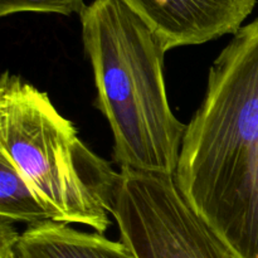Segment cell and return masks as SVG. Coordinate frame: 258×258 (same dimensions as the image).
I'll return each instance as SVG.
<instances>
[{
    "label": "cell",
    "instance_id": "1",
    "mask_svg": "<svg viewBox=\"0 0 258 258\" xmlns=\"http://www.w3.org/2000/svg\"><path fill=\"white\" fill-rule=\"evenodd\" d=\"M174 178L237 258H258V18L212 64Z\"/></svg>",
    "mask_w": 258,
    "mask_h": 258
},
{
    "label": "cell",
    "instance_id": "2",
    "mask_svg": "<svg viewBox=\"0 0 258 258\" xmlns=\"http://www.w3.org/2000/svg\"><path fill=\"white\" fill-rule=\"evenodd\" d=\"M81 18L96 103L113 136L121 168L175 176L186 125L171 111L164 80L165 49L122 0H93Z\"/></svg>",
    "mask_w": 258,
    "mask_h": 258
},
{
    "label": "cell",
    "instance_id": "3",
    "mask_svg": "<svg viewBox=\"0 0 258 258\" xmlns=\"http://www.w3.org/2000/svg\"><path fill=\"white\" fill-rule=\"evenodd\" d=\"M0 153L27 179L53 222L107 231L120 173L81 140L47 93L9 71L0 78Z\"/></svg>",
    "mask_w": 258,
    "mask_h": 258
},
{
    "label": "cell",
    "instance_id": "4",
    "mask_svg": "<svg viewBox=\"0 0 258 258\" xmlns=\"http://www.w3.org/2000/svg\"><path fill=\"white\" fill-rule=\"evenodd\" d=\"M112 217L136 258H237L174 176L121 168Z\"/></svg>",
    "mask_w": 258,
    "mask_h": 258
},
{
    "label": "cell",
    "instance_id": "5",
    "mask_svg": "<svg viewBox=\"0 0 258 258\" xmlns=\"http://www.w3.org/2000/svg\"><path fill=\"white\" fill-rule=\"evenodd\" d=\"M148 24L165 52L234 35L257 0H122Z\"/></svg>",
    "mask_w": 258,
    "mask_h": 258
},
{
    "label": "cell",
    "instance_id": "6",
    "mask_svg": "<svg viewBox=\"0 0 258 258\" xmlns=\"http://www.w3.org/2000/svg\"><path fill=\"white\" fill-rule=\"evenodd\" d=\"M17 258H136L122 241L47 221L27 226L14 244Z\"/></svg>",
    "mask_w": 258,
    "mask_h": 258
},
{
    "label": "cell",
    "instance_id": "7",
    "mask_svg": "<svg viewBox=\"0 0 258 258\" xmlns=\"http://www.w3.org/2000/svg\"><path fill=\"white\" fill-rule=\"evenodd\" d=\"M52 221L49 212L14 164L0 153V222L28 226Z\"/></svg>",
    "mask_w": 258,
    "mask_h": 258
},
{
    "label": "cell",
    "instance_id": "8",
    "mask_svg": "<svg viewBox=\"0 0 258 258\" xmlns=\"http://www.w3.org/2000/svg\"><path fill=\"white\" fill-rule=\"evenodd\" d=\"M87 5L85 0H0V17L17 13L81 15Z\"/></svg>",
    "mask_w": 258,
    "mask_h": 258
},
{
    "label": "cell",
    "instance_id": "9",
    "mask_svg": "<svg viewBox=\"0 0 258 258\" xmlns=\"http://www.w3.org/2000/svg\"><path fill=\"white\" fill-rule=\"evenodd\" d=\"M19 234L14 228V224L0 222V258H17L14 244Z\"/></svg>",
    "mask_w": 258,
    "mask_h": 258
}]
</instances>
